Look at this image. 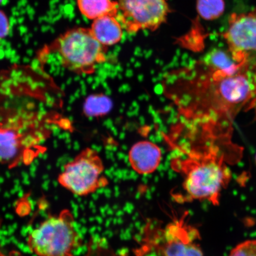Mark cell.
I'll return each instance as SVG.
<instances>
[{
	"mask_svg": "<svg viewBox=\"0 0 256 256\" xmlns=\"http://www.w3.org/2000/svg\"><path fill=\"white\" fill-rule=\"evenodd\" d=\"M44 50L56 54L62 66L78 75L94 74L108 60V47L99 42L88 28L67 30Z\"/></svg>",
	"mask_w": 256,
	"mask_h": 256,
	"instance_id": "cell-3",
	"label": "cell"
},
{
	"mask_svg": "<svg viewBox=\"0 0 256 256\" xmlns=\"http://www.w3.org/2000/svg\"><path fill=\"white\" fill-rule=\"evenodd\" d=\"M82 242L74 217L68 210L44 220L27 240L28 249L37 256H75Z\"/></svg>",
	"mask_w": 256,
	"mask_h": 256,
	"instance_id": "cell-4",
	"label": "cell"
},
{
	"mask_svg": "<svg viewBox=\"0 0 256 256\" xmlns=\"http://www.w3.org/2000/svg\"><path fill=\"white\" fill-rule=\"evenodd\" d=\"M196 2L198 14L204 20H215L225 10L224 0H197Z\"/></svg>",
	"mask_w": 256,
	"mask_h": 256,
	"instance_id": "cell-14",
	"label": "cell"
},
{
	"mask_svg": "<svg viewBox=\"0 0 256 256\" xmlns=\"http://www.w3.org/2000/svg\"><path fill=\"white\" fill-rule=\"evenodd\" d=\"M122 28L116 17L104 16L94 19L90 30L99 42L108 47L120 43L122 40Z\"/></svg>",
	"mask_w": 256,
	"mask_h": 256,
	"instance_id": "cell-11",
	"label": "cell"
},
{
	"mask_svg": "<svg viewBox=\"0 0 256 256\" xmlns=\"http://www.w3.org/2000/svg\"><path fill=\"white\" fill-rule=\"evenodd\" d=\"M162 150L155 143L142 140L133 145L128 153L131 168L140 175L152 174L162 161Z\"/></svg>",
	"mask_w": 256,
	"mask_h": 256,
	"instance_id": "cell-10",
	"label": "cell"
},
{
	"mask_svg": "<svg viewBox=\"0 0 256 256\" xmlns=\"http://www.w3.org/2000/svg\"><path fill=\"white\" fill-rule=\"evenodd\" d=\"M10 26L7 16L0 10V40L4 39L9 34Z\"/></svg>",
	"mask_w": 256,
	"mask_h": 256,
	"instance_id": "cell-16",
	"label": "cell"
},
{
	"mask_svg": "<svg viewBox=\"0 0 256 256\" xmlns=\"http://www.w3.org/2000/svg\"><path fill=\"white\" fill-rule=\"evenodd\" d=\"M200 232L186 222V216L172 220L162 228L146 232L144 242L160 256H204Z\"/></svg>",
	"mask_w": 256,
	"mask_h": 256,
	"instance_id": "cell-6",
	"label": "cell"
},
{
	"mask_svg": "<svg viewBox=\"0 0 256 256\" xmlns=\"http://www.w3.org/2000/svg\"><path fill=\"white\" fill-rule=\"evenodd\" d=\"M166 94L178 106L187 128H202L216 138L217 126L228 122L256 97V58L246 60L238 72L226 74L200 60L166 79Z\"/></svg>",
	"mask_w": 256,
	"mask_h": 256,
	"instance_id": "cell-1",
	"label": "cell"
},
{
	"mask_svg": "<svg viewBox=\"0 0 256 256\" xmlns=\"http://www.w3.org/2000/svg\"><path fill=\"white\" fill-rule=\"evenodd\" d=\"M112 102L110 98L104 94L89 96L85 100L83 111L86 116L99 118L110 113Z\"/></svg>",
	"mask_w": 256,
	"mask_h": 256,
	"instance_id": "cell-13",
	"label": "cell"
},
{
	"mask_svg": "<svg viewBox=\"0 0 256 256\" xmlns=\"http://www.w3.org/2000/svg\"><path fill=\"white\" fill-rule=\"evenodd\" d=\"M2 1H3V0H0V4H1V3L2 2Z\"/></svg>",
	"mask_w": 256,
	"mask_h": 256,
	"instance_id": "cell-18",
	"label": "cell"
},
{
	"mask_svg": "<svg viewBox=\"0 0 256 256\" xmlns=\"http://www.w3.org/2000/svg\"><path fill=\"white\" fill-rule=\"evenodd\" d=\"M228 256H256V239L240 243L232 250Z\"/></svg>",
	"mask_w": 256,
	"mask_h": 256,
	"instance_id": "cell-15",
	"label": "cell"
},
{
	"mask_svg": "<svg viewBox=\"0 0 256 256\" xmlns=\"http://www.w3.org/2000/svg\"><path fill=\"white\" fill-rule=\"evenodd\" d=\"M184 158H176L172 166L183 176L180 194L176 200H206L219 204L220 193L231 179V172L224 163V154L216 146H206L182 152Z\"/></svg>",
	"mask_w": 256,
	"mask_h": 256,
	"instance_id": "cell-2",
	"label": "cell"
},
{
	"mask_svg": "<svg viewBox=\"0 0 256 256\" xmlns=\"http://www.w3.org/2000/svg\"><path fill=\"white\" fill-rule=\"evenodd\" d=\"M23 122L15 121L10 124H3L0 129V163L10 166L22 161L24 152L34 146V138H28V131L23 130Z\"/></svg>",
	"mask_w": 256,
	"mask_h": 256,
	"instance_id": "cell-9",
	"label": "cell"
},
{
	"mask_svg": "<svg viewBox=\"0 0 256 256\" xmlns=\"http://www.w3.org/2000/svg\"><path fill=\"white\" fill-rule=\"evenodd\" d=\"M79 10L90 20L104 16L116 17L118 5L116 1L112 0H76Z\"/></svg>",
	"mask_w": 256,
	"mask_h": 256,
	"instance_id": "cell-12",
	"label": "cell"
},
{
	"mask_svg": "<svg viewBox=\"0 0 256 256\" xmlns=\"http://www.w3.org/2000/svg\"><path fill=\"white\" fill-rule=\"evenodd\" d=\"M116 18L129 34L154 31L164 24L170 12L166 0H116Z\"/></svg>",
	"mask_w": 256,
	"mask_h": 256,
	"instance_id": "cell-7",
	"label": "cell"
},
{
	"mask_svg": "<svg viewBox=\"0 0 256 256\" xmlns=\"http://www.w3.org/2000/svg\"><path fill=\"white\" fill-rule=\"evenodd\" d=\"M62 188L78 196H87L108 186L103 160L96 150L86 148L64 166L58 178Z\"/></svg>",
	"mask_w": 256,
	"mask_h": 256,
	"instance_id": "cell-5",
	"label": "cell"
},
{
	"mask_svg": "<svg viewBox=\"0 0 256 256\" xmlns=\"http://www.w3.org/2000/svg\"><path fill=\"white\" fill-rule=\"evenodd\" d=\"M223 36L236 62L256 57V9L230 16Z\"/></svg>",
	"mask_w": 256,
	"mask_h": 256,
	"instance_id": "cell-8",
	"label": "cell"
},
{
	"mask_svg": "<svg viewBox=\"0 0 256 256\" xmlns=\"http://www.w3.org/2000/svg\"><path fill=\"white\" fill-rule=\"evenodd\" d=\"M3 124L2 122H0V129H1V128Z\"/></svg>",
	"mask_w": 256,
	"mask_h": 256,
	"instance_id": "cell-17",
	"label": "cell"
}]
</instances>
